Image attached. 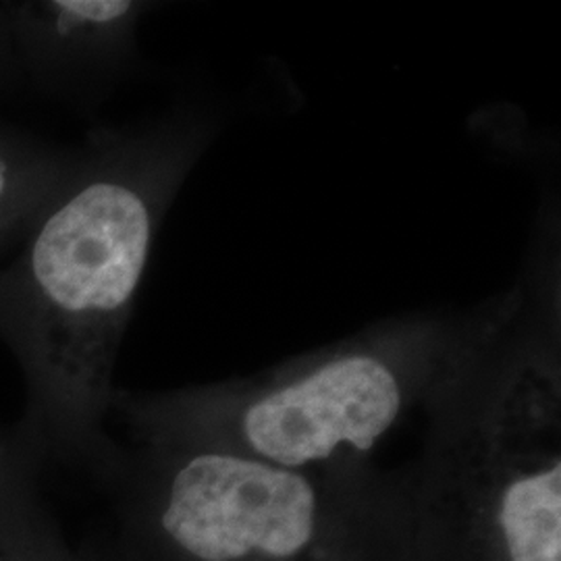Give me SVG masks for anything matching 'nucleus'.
I'll use <instances>...</instances> for the list:
<instances>
[{
	"instance_id": "obj_1",
	"label": "nucleus",
	"mask_w": 561,
	"mask_h": 561,
	"mask_svg": "<svg viewBox=\"0 0 561 561\" xmlns=\"http://www.w3.org/2000/svg\"><path fill=\"white\" fill-rule=\"evenodd\" d=\"M181 127L101 134L0 264V343L25 382L18 439L111 484L115 364L164 210L194 159Z\"/></svg>"
},
{
	"instance_id": "obj_2",
	"label": "nucleus",
	"mask_w": 561,
	"mask_h": 561,
	"mask_svg": "<svg viewBox=\"0 0 561 561\" xmlns=\"http://www.w3.org/2000/svg\"><path fill=\"white\" fill-rule=\"evenodd\" d=\"M117 561H401L393 472L285 468L225 447L134 435L108 484Z\"/></svg>"
},
{
	"instance_id": "obj_3",
	"label": "nucleus",
	"mask_w": 561,
	"mask_h": 561,
	"mask_svg": "<svg viewBox=\"0 0 561 561\" xmlns=\"http://www.w3.org/2000/svg\"><path fill=\"white\" fill-rule=\"evenodd\" d=\"M396 474L401 561H561V379L549 347L495 341L426 403Z\"/></svg>"
},
{
	"instance_id": "obj_4",
	"label": "nucleus",
	"mask_w": 561,
	"mask_h": 561,
	"mask_svg": "<svg viewBox=\"0 0 561 561\" xmlns=\"http://www.w3.org/2000/svg\"><path fill=\"white\" fill-rule=\"evenodd\" d=\"M491 341L443 327L391 329L240 381L117 389L113 412L134 435L208 443L285 468L362 466Z\"/></svg>"
},
{
	"instance_id": "obj_5",
	"label": "nucleus",
	"mask_w": 561,
	"mask_h": 561,
	"mask_svg": "<svg viewBox=\"0 0 561 561\" xmlns=\"http://www.w3.org/2000/svg\"><path fill=\"white\" fill-rule=\"evenodd\" d=\"M146 4L131 0L0 2L11 78L48 94L81 96L129 59Z\"/></svg>"
},
{
	"instance_id": "obj_6",
	"label": "nucleus",
	"mask_w": 561,
	"mask_h": 561,
	"mask_svg": "<svg viewBox=\"0 0 561 561\" xmlns=\"http://www.w3.org/2000/svg\"><path fill=\"white\" fill-rule=\"evenodd\" d=\"M76 157L78 150L0 123V256L18 245Z\"/></svg>"
},
{
	"instance_id": "obj_7",
	"label": "nucleus",
	"mask_w": 561,
	"mask_h": 561,
	"mask_svg": "<svg viewBox=\"0 0 561 561\" xmlns=\"http://www.w3.org/2000/svg\"><path fill=\"white\" fill-rule=\"evenodd\" d=\"M38 466L18 435H0V553L48 520L36 486Z\"/></svg>"
},
{
	"instance_id": "obj_8",
	"label": "nucleus",
	"mask_w": 561,
	"mask_h": 561,
	"mask_svg": "<svg viewBox=\"0 0 561 561\" xmlns=\"http://www.w3.org/2000/svg\"><path fill=\"white\" fill-rule=\"evenodd\" d=\"M0 561H101L99 556H81L67 547L50 520L23 535L0 553Z\"/></svg>"
},
{
	"instance_id": "obj_9",
	"label": "nucleus",
	"mask_w": 561,
	"mask_h": 561,
	"mask_svg": "<svg viewBox=\"0 0 561 561\" xmlns=\"http://www.w3.org/2000/svg\"><path fill=\"white\" fill-rule=\"evenodd\" d=\"M9 78H11V69H9V60H7L2 36H0V85H2V81H7Z\"/></svg>"
},
{
	"instance_id": "obj_10",
	"label": "nucleus",
	"mask_w": 561,
	"mask_h": 561,
	"mask_svg": "<svg viewBox=\"0 0 561 561\" xmlns=\"http://www.w3.org/2000/svg\"><path fill=\"white\" fill-rule=\"evenodd\" d=\"M99 560H101V561H117V560H113V558H111V556H108V553H102V556H99Z\"/></svg>"
}]
</instances>
